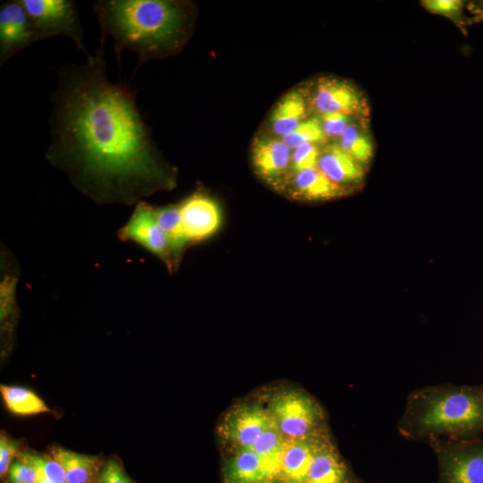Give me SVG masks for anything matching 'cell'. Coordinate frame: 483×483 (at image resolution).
<instances>
[{
	"mask_svg": "<svg viewBox=\"0 0 483 483\" xmlns=\"http://www.w3.org/2000/svg\"><path fill=\"white\" fill-rule=\"evenodd\" d=\"M85 64L58 72L51 96L48 162L97 204L131 205L175 184L129 86L106 74L104 44Z\"/></svg>",
	"mask_w": 483,
	"mask_h": 483,
	"instance_id": "cell-1",
	"label": "cell"
},
{
	"mask_svg": "<svg viewBox=\"0 0 483 483\" xmlns=\"http://www.w3.org/2000/svg\"><path fill=\"white\" fill-rule=\"evenodd\" d=\"M93 11L100 28L99 43L110 36L119 61L123 50L138 56L135 72L153 58L177 49L189 22L185 4L167 0H98Z\"/></svg>",
	"mask_w": 483,
	"mask_h": 483,
	"instance_id": "cell-2",
	"label": "cell"
},
{
	"mask_svg": "<svg viewBox=\"0 0 483 483\" xmlns=\"http://www.w3.org/2000/svg\"><path fill=\"white\" fill-rule=\"evenodd\" d=\"M397 429L408 440L483 438V383L442 384L413 390Z\"/></svg>",
	"mask_w": 483,
	"mask_h": 483,
	"instance_id": "cell-3",
	"label": "cell"
},
{
	"mask_svg": "<svg viewBox=\"0 0 483 483\" xmlns=\"http://www.w3.org/2000/svg\"><path fill=\"white\" fill-rule=\"evenodd\" d=\"M266 407L285 440L306 437L327 428L323 408L305 391L292 388L275 392Z\"/></svg>",
	"mask_w": 483,
	"mask_h": 483,
	"instance_id": "cell-4",
	"label": "cell"
},
{
	"mask_svg": "<svg viewBox=\"0 0 483 483\" xmlns=\"http://www.w3.org/2000/svg\"><path fill=\"white\" fill-rule=\"evenodd\" d=\"M438 464L436 483H483V438L428 442Z\"/></svg>",
	"mask_w": 483,
	"mask_h": 483,
	"instance_id": "cell-5",
	"label": "cell"
},
{
	"mask_svg": "<svg viewBox=\"0 0 483 483\" xmlns=\"http://www.w3.org/2000/svg\"><path fill=\"white\" fill-rule=\"evenodd\" d=\"M37 32L38 41L54 36L71 38L87 56L83 29L76 3L72 0H20Z\"/></svg>",
	"mask_w": 483,
	"mask_h": 483,
	"instance_id": "cell-6",
	"label": "cell"
},
{
	"mask_svg": "<svg viewBox=\"0 0 483 483\" xmlns=\"http://www.w3.org/2000/svg\"><path fill=\"white\" fill-rule=\"evenodd\" d=\"M273 422L267 407L255 402H243L231 408L218 426L221 439L233 450L250 448L257 438Z\"/></svg>",
	"mask_w": 483,
	"mask_h": 483,
	"instance_id": "cell-7",
	"label": "cell"
},
{
	"mask_svg": "<svg viewBox=\"0 0 483 483\" xmlns=\"http://www.w3.org/2000/svg\"><path fill=\"white\" fill-rule=\"evenodd\" d=\"M117 236L123 242H132L141 246L162 260L170 271L173 270L170 248L157 221L154 206L144 200L136 203L128 221L119 229Z\"/></svg>",
	"mask_w": 483,
	"mask_h": 483,
	"instance_id": "cell-8",
	"label": "cell"
},
{
	"mask_svg": "<svg viewBox=\"0 0 483 483\" xmlns=\"http://www.w3.org/2000/svg\"><path fill=\"white\" fill-rule=\"evenodd\" d=\"M312 106L319 114L342 113L358 118L368 113L363 94L351 82L332 77L318 80Z\"/></svg>",
	"mask_w": 483,
	"mask_h": 483,
	"instance_id": "cell-9",
	"label": "cell"
},
{
	"mask_svg": "<svg viewBox=\"0 0 483 483\" xmlns=\"http://www.w3.org/2000/svg\"><path fill=\"white\" fill-rule=\"evenodd\" d=\"M38 41L37 32L20 0L4 2L0 6V64Z\"/></svg>",
	"mask_w": 483,
	"mask_h": 483,
	"instance_id": "cell-10",
	"label": "cell"
},
{
	"mask_svg": "<svg viewBox=\"0 0 483 483\" xmlns=\"http://www.w3.org/2000/svg\"><path fill=\"white\" fill-rule=\"evenodd\" d=\"M178 206L189 244L208 239L220 227L222 217L218 204L203 191L193 192Z\"/></svg>",
	"mask_w": 483,
	"mask_h": 483,
	"instance_id": "cell-11",
	"label": "cell"
},
{
	"mask_svg": "<svg viewBox=\"0 0 483 483\" xmlns=\"http://www.w3.org/2000/svg\"><path fill=\"white\" fill-rule=\"evenodd\" d=\"M329 436L327 428L306 437L285 440L278 483H305L316 450Z\"/></svg>",
	"mask_w": 483,
	"mask_h": 483,
	"instance_id": "cell-12",
	"label": "cell"
},
{
	"mask_svg": "<svg viewBox=\"0 0 483 483\" xmlns=\"http://www.w3.org/2000/svg\"><path fill=\"white\" fill-rule=\"evenodd\" d=\"M305 483H363L352 470L331 436L316 450Z\"/></svg>",
	"mask_w": 483,
	"mask_h": 483,
	"instance_id": "cell-13",
	"label": "cell"
},
{
	"mask_svg": "<svg viewBox=\"0 0 483 483\" xmlns=\"http://www.w3.org/2000/svg\"><path fill=\"white\" fill-rule=\"evenodd\" d=\"M255 172L269 182H280L291 171L292 149L281 139H257L251 148Z\"/></svg>",
	"mask_w": 483,
	"mask_h": 483,
	"instance_id": "cell-14",
	"label": "cell"
},
{
	"mask_svg": "<svg viewBox=\"0 0 483 483\" xmlns=\"http://www.w3.org/2000/svg\"><path fill=\"white\" fill-rule=\"evenodd\" d=\"M317 167L347 192L361 185L365 177L364 166L348 155L337 142L321 149Z\"/></svg>",
	"mask_w": 483,
	"mask_h": 483,
	"instance_id": "cell-15",
	"label": "cell"
},
{
	"mask_svg": "<svg viewBox=\"0 0 483 483\" xmlns=\"http://www.w3.org/2000/svg\"><path fill=\"white\" fill-rule=\"evenodd\" d=\"M289 192L293 198L309 201L327 200L348 193L332 182L318 167L293 174Z\"/></svg>",
	"mask_w": 483,
	"mask_h": 483,
	"instance_id": "cell-16",
	"label": "cell"
},
{
	"mask_svg": "<svg viewBox=\"0 0 483 483\" xmlns=\"http://www.w3.org/2000/svg\"><path fill=\"white\" fill-rule=\"evenodd\" d=\"M223 483H266L262 459L250 448L233 450L224 464Z\"/></svg>",
	"mask_w": 483,
	"mask_h": 483,
	"instance_id": "cell-17",
	"label": "cell"
},
{
	"mask_svg": "<svg viewBox=\"0 0 483 483\" xmlns=\"http://www.w3.org/2000/svg\"><path fill=\"white\" fill-rule=\"evenodd\" d=\"M307 115V102L301 90L290 91L275 105L270 117L274 133L280 138L295 130Z\"/></svg>",
	"mask_w": 483,
	"mask_h": 483,
	"instance_id": "cell-18",
	"label": "cell"
},
{
	"mask_svg": "<svg viewBox=\"0 0 483 483\" xmlns=\"http://www.w3.org/2000/svg\"><path fill=\"white\" fill-rule=\"evenodd\" d=\"M51 457L63 467L67 483H93L100 471L97 456L78 453L64 447H54Z\"/></svg>",
	"mask_w": 483,
	"mask_h": 483,
	"instance_id": "cell-19",
	"label": "cell"
},
{
	"mask_svg": "<svg viewBox=\"0 0 483 483\" xmlns=\"http://www.w3.org/2000/svg\"><path fill=\"white\" fill-rule=\"evenodd\" d=\"M157 221L163 230L170 248L173 270L181 263L183 252L189 245L183 233L178 203L162 207L154 206Z\"/></svg>",
	"mask_w": 483,
	"mask_h": 483,
	"instance_id": "cell-20",
	"label": "cell"
},
{
	"mask_svg": "<svg viewBox=\"0 0 483 483\" xmlns=\"http://www.w3.org/2000/svg\"><path fill=\"white\" fill-rule=\"evenodd\" d=\"M0 393L5 407L16 415L29 416L50 411L46 402L28 388L1 385Z\"/></svg>",
	"mask_w": 483,
	"mask_h": 483,
	"instance_id": "cell-21",
	"label": "cell"
},
{
	"mask_svg": "<svg viewBox=\"0 0 483 483\" xmlns=\"http://www.w3.org/2000/svg\"><path fill=\"white\" fill-rule=\"evenodd\" d=\"M337 143L362 166L373 157L374 147L369 135L354 123L343 131Z\"/></svg>",
	"mask_w": 483,
	"mask_h": 483,
	"instance_id": "cell-22",
	"label": "cell"
},
{
	"mask_svg": "<svg viewBox=\"0 0 483 483\" xmlns=\"http://www.w3.org/2000/svg\"><path fill=\"white\" fill-rule=\"evenodd\" d=\"M280 139L291 149L305 143L320 145L327 140L318 117L306 119L295 130Z\"/></svg>",
	"mask_w": 483,
	"mask_h": 483,
	"instance_id": "cell-23",
	"label": "cell"
},
{
	"mask_svg": "<svg viewBox=\"0 0 483 483\" xmlns=\"http://www.w3.org/2000/svg\"><path fill=\"white\" fill-rule=\"evenodd\" d=\"M20 460L37 469L53 483H67L65 473L61 464L53 457H46L32 453H20Z\"/></svg>",
	"mask_w": 483,
	"mask_h": 483,
	"instance_id": "cell-24",
	"label": "cell"
},
{
	"mask_svg": "<svg viewBox=\"0 0 483 483\" xmlns=\"http://www.w3.org/2000/svg\"><path fill=\"white\" fill-rule=\"evenodd\" d=\"M285 439L278 430L274 420L269 427L257 438L250 449L258 456H271L283 452Z\"/></svg>",
	"mask_w": 483,
	"mask_h": 483,
	"instance_id": "cell-25",
	"label": "cell"
},
{
	"mask_svg": "<svg viewBox=\"0 0 483 483\" xmlns=\"http://www.w3.org/2000/svg\"><path fill=\"white\" fill-rule=\"evenodd\" d=\"M320 152L319 145L315 143H305L292 149V174L317 167Z\"/></svg>",
	"mask_w": 483,
	"mask_h": 483,
	"instance_id": "cell-26",
	"label": "cell"
},
{
	"mask_svg": "<svg viewBox=\"0 0 483 483\" xmlns=\"http://www.w3.org/2000/svg\"><path fill=\"white\" fill-rule=\"evenodd\" d=\"M422 5L429 12L451 18L459 27L465 26L462 10L464 2L461 0H425Z\"/></svg>",
	"mask_w": 483,
	"mask_h": 483,
	"instance_id": "cell-27",
	"label": "cell"
},
{
	"mask_svg": "<svg viewBox=\"0 0 483 483\" xmlns=\"http://www.w3.org/2000/svg\"><path fill=\"white\" fill-rule=\"evenodd\" d=\"M327 139L340 138L343 131L353 123L355 117L342 113H326L318 116Z\"/></svg>",
	"mask_w": 483,
	"mask_h": 483,
	"instance_id": "cell-28",
	"label": "cell"
},
{
	"mask_svg": "<svg viewBox=\"0 0 483 483\" xmlns=\"http://www.w3.org/2000/svg\"><path fill=\"white\" fill-rule=\"evenodd\" d=\"M97 483H133V481L116 460L110 459L100 469Z\"/></svg>",
	"mask_w": 483,
	"mask_h": 483,
	"instance_id": "cell-29",
	"label": "cell"
},
{
	"mask_svg": "<svg viewBox=\"0 0 483 483\" xmlns=\"http://www.w3.org/2000/svg\"><path fill=\"white\" fill-rule=\"evenodd\" d=\"M38 478L37 469L20 460L11 465L8 483H36Z\"/></svg>",
	"mask_w": 483,
	"mask_h": 483,
	"instance_id": "cell-30",
	"label": "cell"
},
{
	"mask_svg": "<svg viewBox=\"0 0 483 483\" xmlns=\"http://www.w3.org/2000/svg\"><path fill=\"white\" fill-rule=\"evenodd\" d=\"M19 453L18 443L4 433L0 436V476L3 478L8 471L13 457Z\"/></svg>",
	"mask_w": 483,
	"mask_h": 483,
	"instance_id": "cell-31",
	"label": "cell"
},
{
	"mask_svg": "<svg viewBox=\"0 0 483 483\" xmlns=\"http://www.w3.org/2000/svg\"><path fill=\"white\" fill-rule=\"evenodd\" d=\"M474 8H473V13H475V21H483V2L477 4V5H473Z\"/></svg>",
	"mask_w": 483,
	"mask_h": 483,
	"instance_id": "cell-32",
	"label": "cell"
},
{
	"mask_svg": "<svg viewBox=\"0 0 483 483\" xmlns=\"http://www.w3.org/2000/svg\"><path fill=\"white\" fill-rule=\"evenodd\" d=\"M36 483H53L51 482L49 479H47L45 476H43L42 474H40L38 472V478L36 481Z\"/></svg>",
	"mask_w": 483,
	"mask_h": 483,
	"instance_id": "cell-33",
	"label": "cell"
}]
</instances>
